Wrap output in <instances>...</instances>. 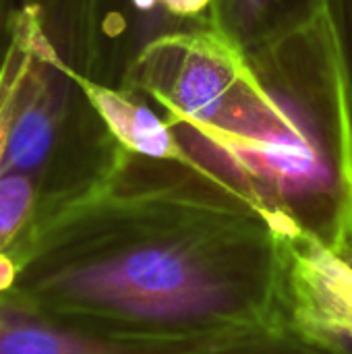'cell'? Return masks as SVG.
Wrapping results in <instances>:
<instances>
[{
	"instance_id": "cell-1",
	"label": "cell",
	"mask_w": 352,
	"mask_h": 354,
	"mask_svg": "<svg viewBox=\"0 0 352 354\" xmlns=\"http://www.w3.org/2000/svg\"><path fill=\"white\" fill-rule=\"evenodd\" d=\"M290 241L193 166L124 149L12 292L116 336L205 348L290 322Z\"/></svg>"
},
{
	"instance_id": "cell-2",
	"label": "cell",
	"mask_w": 352,
	"mask_h": 354,
	"mask_svg": "<svg viewBox=\"0 0 352 354\" xmlns=\"http://www.w3.org/2000/svg\"><path fill=\"white\" fill-rule=\"evenodd\" d=\"M189 166L282 234L352 243V79L332 4L243 50L170 122Z\"/></svg>"
},
{
	"instance_id": "cell-3",
	"label": "cell",
	"mask_w": 352,
	"mask_h": 354,
	"mask_svg": "<svg viewBox=\"0 0 352 354\" xmlns=\"http://www.w3.org/2000/svg\"><path fill=\"white\" fill-rule=\"evenodd\" d=\"M81 79L19 4L0 50V263L17 272L124 153Z\"/></svg>"
},
{
	"instance_id": "cell-4",
	"label": "cell",
	"mask_w": 352,
	"mask_h": 354,
	"mask_svg": "<svg viewBox=\"0 0 352 354\" xmlns=\"http://www.w3.org/2000/svg\"><path fill=\"white\" fill-rule=\"evenodd\" d=\"M197 351L203 348L164 346L116 336L37 307L12 290L0 299V354H193Z\"/></svg>"
},
{
	"instance_id": "cell-5",
	"label": "cell",
	"mask_w": 352,
	"mask_h": 354,
	"mask_svg": "<svg viewBox=\"0 0 352 354\" xmlns=\"http://www.w3.org/2000/svg\"><path fill=\"white\" fill-rule=\"evenodd\" d=\"M85 93L114 139L131 153L187 164V156L166 116L141 93L81 79Z\"/></svg>"
},
{
	"instance_id": "cell-6",
	"label": "cell",
	"mask_w": 352,
	"mask_h": 354,
	"mask_svg": "<svg viewBox=\"0 0 352 354\" xmlns=\"http://www.w3.org/2000/svg\"><path fill=\"white\" fill-rule=\"evenodd\" d=\"M326 4L330 0H212V23L249 48Z\"/></svg>"
},
{
	"instance_id": "cell-7",
	"label": "cell",
	"mask_w": 352,
	"mask_h": 354,
	"mask_svg": "<svg viewBox=\"0 0 352 354\" xmlns=\"http://www.w3.org/2000/svg\"><path fill=\"white\" fill-rule=\"evenodd\" d=\"M193 354H340L290 322L255 330Z\"/></svg>"
},
{
	"instance_id": "cell-8",
	"label": "cell",
	"mask_w": 352,
	"mask_h": 354,
	"mask_svg": "<svg viewBox=\"0 0 352 354\" xmlns=\"http://www.w3.org/2000/svg\"><path fill=\"white\" fill-rule=\"evenodd\" d=\"M73 8L77 23L85 35L89 54L93 52V39L100 29V25L122 4V0H66Z\"/></svg>"
},
{
	"instance_id": "cell-9",
	"label": "cell",
	"mask_w": 352,
	"mask_h": 354,
	"mask_svg": "<svg viewBox=\"0 0 352 354\" xmlns=\"http://www.w3.org/2000/svg\"><path fill=\"white\" fill-rule=\"evenodd\" d=\"M352 79V0H330Z\"/></svg>"
},
{
	"instance_id": "cell-10",
	"label": "cell",
	"mask_w": 352,
	"mask_h": 354,
	"mask_svg": "<svg viewBox=\"0 0 352 354\" xmlns=\"http://www.w3.org/2000/svg\"><path fill=\"white\" fill-rule=\"evenodd\" d=\"M17 8H19V0H0V50L8 37L10 23L15 19Z\"/></svg>"
},
{
	"instance_id": "cell-11",
	"label": "cell",
	"mask_w": 352,
	"mask_h": 354,
	"mask_svg": "<svg viewBox=\"0 0 352 354\" xmlns=\"http://www.w3.org/2000/svg\"><path fill=\"white\" fill-rule=\"evenodd\" d=\"M15 282H17V272H12L10 268H6V266L0 263V299L8 290H12Z\"/></svg>"
},
{
	"instance_id": "cell-12",
	"label": "cell",
	"mask_w": 352,
	"mask_h": 354,
	"mask_svg": "<svg viewBox=\"0 0 352 354\" xmlns=\"http://www.w3.org/2000/svg\"><path fill=\"white\" fill-rule=\"evenodd\" d=\"M340 255H342V257H344V259H346V261L352 266V247H349V249H346L344 253H340Z\"/></svg>"
}]
</instances>
